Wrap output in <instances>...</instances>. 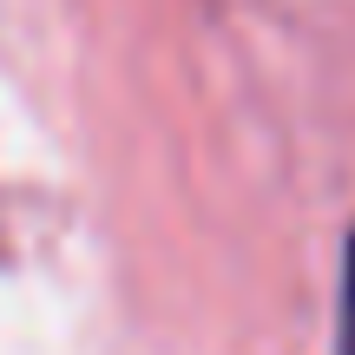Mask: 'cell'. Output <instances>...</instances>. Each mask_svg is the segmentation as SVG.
Listing matches in <instances>:
<instances>
[{
	"label": "cell",
	"mask_w": 355,
	"mask_h": 355,
	"mask_svg": "<svg viewBox=\"0 0 355 355\" xmlns=\"http://www.w3.org/2000/svg\"><path fill=\"white\" fill-rule=\"evenodd\" d=\"M343 355H355V237H349V263H343Z\"/></svg>",
	"instance_id": "cell-1"
}]
</instances>
